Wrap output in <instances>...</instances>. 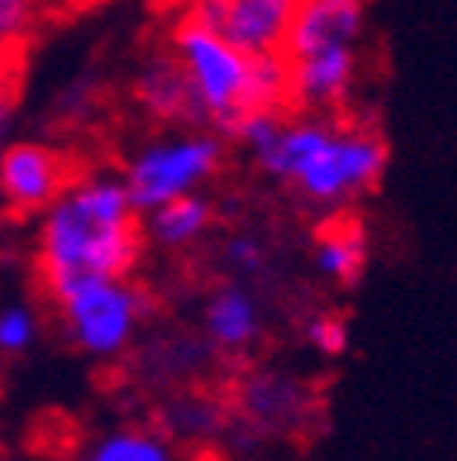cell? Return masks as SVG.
Masks as SVG:
<instances>
[{"mask_svg": "<svg viewBox=\"0 0 457 461\" xmlns=\"http://www.w3.org/2000/svg\"><path fill=\"white\" fill-rule=\"evenodd\" d=\"M143 212L121 176H77L40 212L37 275L51 301L88 278H129L143 257Z\"/></svg>", "mask_w": 457, "mask_h": 461, "instance_id": "1", "label": "cell"}, {"mask_svg": "<svg viewBox=\"0 0 457 461\" xmlns=\"http://www.w3.org/2000/svg\"><path fill=\"white\" fill-rule=\"evenodd\" d=\"M256 165L293 184L315 205H345L348 198L377 187L388 168V143L370 129H352L329 113L282 118V110H260L238 125Z\"/></svg>", "mask_w": 457, "mask_h": 461, "instance_id": "2", "label": "cell"}, {"mask_svg": "<svg viewBox=\"0 0 457 461\" xmlns=\"http://www.w3.org/2000/svg\"><path fill=\"white\" fill-rule=\"evenodd\" d=\"M168 48L180 59L202 125L235 140L238 125L256 113L253 106V55L235 48L205 23L180 15L168 30Z\"/></svg>", "mask_w": 457, "mask_h": 461, "instance_id": "3", "label": "cell"}, {"mask_svg": "<svg viewBox=\"0 0 457 461\" xmlns=\"http://www.w3.org/2000/svg\"><path fill=\"white\" fill-rule=\"evenodd\" d=\"M223 165V136L212 129H173L139 147L121 172V184L139 212L202 191Z\"/></svg>", "mask_w": 457, "mask_h": 461, "instance_id": "4", "label": "cell"}, {"mask_svg": "<svg viewBox=\"0 0 457 461\" xmlns=\"http://www.w3.org/2000/svg\"><path fill=\"white\" fill-rule=\"evenodd\" d=\"M67 337L88 356H118L147 315V294L129 278H88L55 301Z\"/></svg>", "mask_w": 457, "mask_h": 461, "instance_id": "5", "label": "cell"}, {"mask_svg": "<svg viewBox=\"0 0 457 461\" xmlns=\"http://www.w3.org/2000/svg\"><path fill=\"white\" fill-rule=\"evenodd\" d=\"M77 180L74 158L40 140H12L0 147V198L15 216H40Z\"/></svg>", "mask_w": 457, "mask_h": 461, "instance_id": "6", "label": "cell"}, {"mask_svg": "<svg viewBox=\"0 0 457 461\" xmlns=\"http://www.w3.org/2000/svg\"><path fill=\"white\" fill-rule=\"evenodd\" d=\"M297 0H187L184 15L205 23L249 55L282 51Z\"/></svg>", "mask_w": 457, "mask_h": 461, "instance_id": "7", "label": "cell"}, {"mask_svg": "<svg viewBox=\"0 0 457 461\" xmlns=\"http://www.w3.org/2000/svg\"><path fill=\"white\" fill-rule=\"evenodd\" d=\"M132 99L139 106L143 118H150L154 125L165 129H205L198 103L191 95L187 74L180 67V59L173 55V48H154L147 51L136 74H132Z\"/></svg>", "mask_w": 457, "mask_h": 461, "instance_id": "8", "label": "cell"}, {"mask_svg": "<svg viewBox=\"0 0 457 461\" xmlns=\"http://www.w3.org/2000/svg\"><path fill=\"white\" fill-rule=\"evenodd\" d=\"M285 70H290V110L336 113L348 106L359 85V48L311 51L300 59H285Z\"/></svg>", "mask_w": 457, "mask_h": 461, "instance_id": "9", "label": "cell"}, {"mask_svg": "<svg viewBox=\"0 0 457 461\" xmlns=\"http://www.w3.org/2000/svg\"><path fill=\"white\" fill-rule=\"evenodd\" d=\"M366 33V0H297L282 41V59L329 48H359Z\"/></svg>", "mask_w": 457, "mask_h": 461, "instance_id": "10", "label": "cell"}, {"mask_svg": "<svg viewBox=\"0 0 457 461\" xmlns=\"http://www.w3.org/2000/svg\"><path fill=\"white\" fill-rule=\"evenodd\" d=\"M205 333L212 348L242 352L260 333V304L246 285H220L205 304Z\"/></svg>", "mask_w": 457, "mask_h": 461, "instance_id": "11", "label": "cell"}, {"mask_svg": "<svg viewBox=\"0 0 457 461\" xmlns=\"http://www.w3.org/2000/svg\"><path fill=\"white\" fill-rule=\"evenodd\" d=\"M366 230L355 216H336L318 230L315 242V267L322 278L336 285H355L366 271Z\"/></svg>", "mask_w": 457, "mask_h": 461, "instance_id": "12", "label": "cell"}, {"mask_svg": "<svg viewBox=\"0 0 457 461\" xmlns=\"http://www.w3.org/2000/svg\"><path fill=\"white\" fill-rule=\"evenodd\" d=\"M212 223V202L202 191L168 198L161 205H154L150 212H143V235H150L157 246L180 249L191 246L194 239H202Z\"/></svg>", "mask_w": 457, "mask_h": 461, "instance_id": "13", "label": "cell"}, {"mask_svg": "<svg viewBox=\"0 0 457 461\" xmlns=\"http://www.w3.org/2000/svg\"><path fill=\"white\" fill-rule=\"evenodd\" d=\"M81 461H173L168 443L143 429H121L103 436Z\"/></svg>", "mask_w": 457, "mask_h": 461, "instance_id": "14", "label": "cell"}, {"mask_svg": "<svg viewBox=\"0 0 457 461\" xmlns=\"http://www.w3.org/2000/svg\"><path fill=\"white\" fill-rule=\"evenodd\" d=\"M51 0H0V48L26 51L40 23H48Z\"/></svg>", "mask_w": 457, "mask_h": 461, "instance_id": "15", "label": "cell"}, {"mask_svg": "<svg viewBox=\"0 0 457 461\" xmlns=\"http://www.w3.org/2000/svg\"><path fill=\"white\" fill-rule=\"evenodd\" d=\"M246 407L264 421H282L300 407V388L282 377H256L246 388Z\"/></svg>", "mask_w": 457, "mask_h": 461, "instance_id": "16", "label": "cell"}, {"mask_svg": "<svg viewBox=\"0 0 457 461\" xmlns=\"http://www.w3.org/2000/svg\"><path fill=\"white\" fill-rule=\"evenodd\" d=\"M51 113L59 125H70V129L85 125L92 113H99V77H92V74L74 77L59 95H55Z\"/></svg>", "mask_w": 457, "mask_h": 461, "instance_id": "17", "label": "cell"}, {"mask_svg": "<svg viewBox=\"0 0 457 461\" xmlns=\"http://www.w3.org/2000/svg\"><path fill=\"white\" fill-rule=\"evenodd\" d=\"M37 333H40V322L30 304H22V301L0 304V352L4 356L30 352L37 344Z\"/></svg>", "mask_w": 457, "mask_h": 461, "instance_id": "18", "label": "cell"}, {"mask_svg": "<svg viewBox=\"0 0 457 461\" xmlns=\"http://www.w3.org/2000/svg\"><path fill=\"white\" fill-rule=\"evenodd\" d=\"M22 55H26V51L0 48V147L8 143V136H12V122H15V110H19Z\"/></svg>", "mask_w": 457, "mask_h": 461, "instance_id": "19", "label": "cell"}, {"mask_svg": "<svg viewBox=\"0 0 457 461\" xmlns=\"http://www.w3.org/2000/svg\"><path fill=\"white\" fill-rule=\"evenodd\" d=\"M308 340H311V348L322 352V356H345L348 344H352V330L340 315L322 312L308 322Z\"/></svg>", "mask_w": 457, "mask_h": 461, "instance_id": "20", "label": "cell"}, {"mask_svg": "<svg viewBox=\"0 0 457 461\" xmlns=\"http://www.w3.org/2000/svg\"><path fill=\"white\" fill-rule=\"evenodd\" d=\"M227 260H231V267H238L246 275H256L264 267V246L249 235H235L231 242H227Z\"/></svg>", "mask_w": 457, "mask_h": 461, "instance_id": "21", "label": "cell"}, {"mask_svg": "<svg viewBox=\"0 0 457 461\" xmlns=\"http://www.w3.org/2000/svg\"><path fill=\"white\" fill-rule=\"evenodd\" d=\"M176 425L184 429V432H209V429H216V411L209 407V402H202V399H194V402H184V407L176 411Z\"/></svg>", "mask_w": 457, "mask_h": 461, "instance_id": "22", "label": "cell"}]
</instances>
